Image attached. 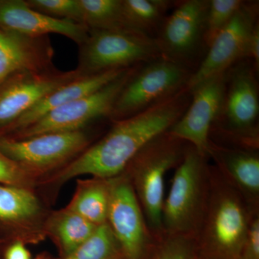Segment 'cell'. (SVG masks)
<instances>
[{
	"label": "cell",
	"mask_w": 259,
	"mask_h": 259,
	"mask_svg": "<svg viewBox=\"0 0 259 259\" xmlns=\"http://www.w3.org/2000/svg\"><path fill=\"white\" fill-rule=\"evenodd\" d=\"M161 57L156 40L131 30H90L79 45L82 76L123 70Z\"/></svg>",
	"instance_id": "6"
},
{
	"label": "cell",
	"mask_w": 259,
	"mask_h": 259,
	"mask_svg": "<svg viewBox=\"0 0 259 259\" xmlns=\"http://www.w3.org/2000/svg\"><path fill=\"white\" fill-rule=\"evenodd\" d=\"M193 73L161 56L139 65L116 99L108 118L123 120L166 101L187 88Z\"/></svg>",
	"instance_id": "7"
},
{
	"label": "cell",
	"mask_w": 259,
	"mask_h": 259,
	"mask_svg": "<svg viewBox=\"0 0 259 259\" xmlns=\"http://www.w3.org/2000/svg\"><path fill=\"white\" fill-rule=\"evenodd\" d=\"M25 168L12 161L0 151V182L20 184L25 180Z\"/></svg>",
	"instance_id": "28"
},
{
	"label": "cell",
	"mask_w": 259,
	"mask_h": 259,
	"mask_svg": "<svg viewBox=\"0 0 259 259\" xmlns=\"http://www.w3.org/2000/svg\"><path fill=\"white\" fill-rule=\"evenodd\" d=\"M207 157L252 206L259 208L258 149L224 146L209 140Z\"/></svg>",
	"instance_id": "17"
},
{
	"label": "cell",
	"mask_w": 259,
	"mask_h": 259,
	"mask_svg": "<svg viewBox=\"0 0 259 259\" xmlns=\"http://www.w3.org/2000/svg\"><path fill=\"white\" fill-rule=\"evenodd\" d=\"M209 0L175 1L155 40L161 57L195 71L207 54L205 22Z\"/></svg>",
	"instance_id": "8"
},
{
	"label": "cell",
	"mask_w": 259,
	"mask_h": 259,
	"mask_svg": "<svg viewBox=\"0 0 259 259\" xmlns=\"http://www.w3.org/2000/svg\"><path fill=\"white\" fill-rule=\"evenodd\" d=\"M248 59L253 64L257 71L259 69V23L252 32L248 46Z\"/></svg>",
	"instance_id": "30"
},
{
	"label": "cell",
	"mask_w": 259,
	"mask_h": 259,
	"mask_svg": "<svg viewBox=\"0 0 259 259\" xmlns=\"http://www.w3.org/2000/svg\"><path fill=\"white\" fill-rule=\"evenodd\" d=\"M241 259H259V213L250 223Z\"/></svg>",
	"instance_id": "29"
},
{
	"label": "cell",
	"mask_w": 259,
	"mask_h": 259,
	"mask_svg": "<svg viewBox=\"0 0 259 259\" xmlns=\"http://www.w3.org/2000/svg\"><path fill=\"white\" fill-rule=\"evenodd\" d=\"M126 70H115L91 76H80L70 81L42 99L35 106L20 116L7 131L15 133L28 127L51 110L95 93Z\"/></svg>",
	"instance_id": "18"
},
{
	"label": "cell",
	"mask_w": 259,
	"mask_h": 259,
	"mask_svg": "<svg viewBox=\"0 0 259 259\" xmlns=\"http://www.w3.org/2000/svg\"><path fill=\"white\" fill-rule=\"evenodd\" d=\"M138 66L126 70L95 93L48 112L31 125L15 132L13 139H25L49 133L81 131L97 119L108 118L116 99Z\"/></svg>",
	"instance_id": "9"
},
{
	"label": "cell",
	"mask_w": 259,
	"mask_h": 259,
	"mask_svg": "<svg viewBox=\"0 0 259 259\" xmlns=\"http://www.w3.org/2000/svg\"><path fill=\"white\" fill-rule=\"evenodd\" d=\"M107 223L125 259H146L157 241L149 231L131 182L122 174L109 180Z\"/></svg>",
	"instance_id": "10"
},
{
	"label": "cell",
	"mask_w": 259,
	"mask_h": 259,
	"mask_svg": "<svg viewBox=\"0 0 259 259\" xmlns=\"http://www.w3.org/2000/svg\"><path fill=\"white\" fill-rule=\"evenodd\" d=\"M209 158L189 144L162 209L164 235L195 238L208 199Z\"/></svg>",
	"instance_id": "5"
},
{
	"label": "cell",
	"mask_w": 259,
	"mask_h": 259,
	"mask_svg": "<svg viewBox=\"0 0 259 259\" xmlns=\"http://www.w3.org/2000/svg\"><path fill=\"white\" fill-rule=\"evenodd\" d=\"M81 76L76 69L22 71L0 83V129L6 130L42 99Z\"/></svg>",
	"instance_id": "12"
},
{
	"label": "cell",
	"mask_w": 259,
	"mask_h": 259,
	"mask_svg": "<svg viewBox=\"0 0 259 259\" xmlns=\"http://www.w3.org/2000/svg\"><path fill=\"white\" fill-rule=\"evenodd\" d=\"M196 255L194 238L164 235L156 241L146 259H194Z\"/></svg>",
	"instance_id": "26"
},
{
	"label": "cell",
	"mask_w": 259,
	"mask_h": 259,
	"mask_svg": "<svg viewBox=\"0 0 259 259\" xmlns=\"http://www.w3.org/2000/svg\"><path fill=\"white\" fill-rule=\"evenodd\" d=\"M258 74L248 59L227 70L222 105L209 133L213 142L258 149Z\"/></svg>",
	"instance_id": "3"
},
{
	"label": "cell",
	"mask_w": 259,
	"mask_h": 259,
	"mask_svg": "<svg viewBox=\"0 0 259 259\" xmlns=\"http://www.w3.org/2000/svg\"><path fill=\"white\" fill-rule=\"evenodd\" d=\"M6 259H30V255L25 245L17 242L7 250Z\"/></svg>",
	"instance_id": "31"
},
{
	"label": "cell",
	"mask_w": 259,
	"mask_h": 259,
	"mask_svg": "<svg viewBox=\"0 0 259 259\" xmlns=\"http://www.w3.org/2000/svg\"><path fill=\"white\" fill-rule=\"evenodd\" d=\"M109 205V180H100L84 186L76 194L69 211L100 226L107 223Z\"/></svg>",
	"instance_id": "21"
},
{
	"label": "cell",
	"mask_w": 259,
	"mask_h": 259,
	"mask_svg": "<svg viewBox=\"0 0 259 259\" xmlns=\"http://www.w3.org/2000/svg\"><path fill=\"white\" fill-rule=\"evenodd\" d=\"M83 131L49 133L25 139L0 138V151L23 168H49L59 164L88 146Z\"/></svg>",
	"instance_id": "13"
},
{
	"label": "cell",
	"mask_w": 259,
	"mask_h": 259,
	"mask_svg": "<svg viewBox=\"0 0 259 259\" xmlns=\"http://www.w3.org/2000/svg\"><path fill=\"white\" fill-rule=\"evenodd\" d=\"M54 56L47 36H27L0 28V83L19 71L55 69Z\"/></svg>",
	"instance_id": "16"
},
{
	"label": "cell",
	"mask_w": 259,
	"mask_h": 259,
	"mask_svg": "<svg viewBox=\"0 0 259 259\" xmlns=\"http://www.w3.org/2000/svg\"><path fill=\"white\" fill-rule=\"evenodd\" d=\"M97 228L96 225L84 218L69 211L59 220L56 231L68 255L90 238Z\"/></svg>",
	"instance_id": "24"
},
{
	"label": "cell",
	"mask_w": 259,
	"mask_h": 259,
	"mask_svg": "<svg viewBox=\"0 0 259 259\" xmlns=\"http://www.w3.org/2000/svg\"><path fill=\"white\" fill-rule=\"evenodd\" d=\"M65 259H125L107 223L96 231Z\"/></svg>",
	"instance_id": "22"
},
{
	"label": "cell",
	"mask_w": 259,
	"mask_h": 259,
	"mask_svg": "<svg viewBox=\"0 0 259 259\" xmlns=\"http://www.w3.org/2000/svg\"><path fill=\"white\" fill-rule=\"evenodd\" d=\"M191 99L192 93L186 88L156 106L113 122L106 136L61 171L59 180L66 182L83 175L105 180L119 176L146 144L176 123Z\"/></svg>",
	"instance_id": "1"
},
{
	"label": "cell",
	"mask_w": 259,
	"mask_h": 259,
	"mask_svg": "<svg viewBox=\"0 0 259 259\" xmlns=\"http://www.w3.org/2000/svg\"><path fill=\"white\" fill-rule=\"evenodd\" d=\"M243 2V0H209L204 36L207 49L218 34L231 22Z\"/></svg>",
	"instance_id": "25"
},
{
	"label": "cell",
	"mask_w": 259,
	"mask_h": 259,
	"mask_svg": "<svg viewBox=\"0 0 259 259\" xmlns=\"http://www.w3.org/2000/svg\"><path fill=\"white\" fill-rule=\"evenodd\" d=\"M39 209L36 197L25 189L0 186V219L21 221L35 215Z\"/></svg>",
	"instance_id": "23"
},
{
	"label": "cell",
	"mask_w": 259,
	"mask_h": 259,
	"mask_svg": "<svg viewBox=\"0 0 259 259\" xmlns=\"http://www.w3.org/2000/svg\"><path fill=\"white\" fill-rule=\"evenodd\" d=\"M169 0H122L127 25L132 30L155 38L173 8Z\"/></svg>",
	"instance_id": "19"
},
{
	"label": "cell",
	"mask_w": 259,
	"mask_h": 259,
	"mask_svg": "<svg viewBox=\"0 0 259 259\" xmlns=\"http://www.w3.org/2000/svg\"><path fill=\"white\" fill-rule=\"evenodd\" d=\"M258 211L209 164L208 199L194 238L197 254L204 259H241L250 223Z\"/></svg>",
	"instance_id": "2"
},
{
	"label": "cell",
	"mask_w": 259,
	"mask_h": 259,
	"mask_svg": "<svg viewBox=\"0 0 259 259\" xmlns=\"http://www.w3.org/2000/svg\"><path fill=\"white\" fill-rule=\"evenodd\" d=\"M0 28L30 37L59 34L79 46L84 41L90 30L82 24L42 14L23 0H0Z\"/></svg>",
	"instance_id": "15"
},
{
	"label": "cell",
	"mask_w": 259,
	"mask_h": 259,
	"mask_svg": "<svg viewBox=\"0 0 259 259\" xmlns=\"http://www.w3.org/2000/svg\"><path fill=\"white\" fill-rule=\"evenodd\" d=\"M188 146L187 142L166 131L146 144L124 170L128 171L125 176L134 188L149 231L156 240L164 235L162 209L165 177L170 169L180 164Z\"/></svg>",
	"instance_id": "4"
},
{
	"label": "cell",
	"mask_w": 259,
	"mask_h": 259,
	"mask_svg": "<svg viewBox=\"0 0 259 259\" xmlns=\"http://www.w3.org/2000/svg\"><path fill=\"white\" fill-rule=\"evenodd\" d=\"M194 259H204V258H202V257L199 256V255L197 254V255H196V256L194 257Z\"/></svg>",
	"instance_id": "32"
},
{
	"label": "cell",
	"mask_w": 259,
	"mask_h": 259,
	"mask_svg": "<svg viewBox=\"0 0 259 259\" xmlns=\"http://www.w3.org/2000/svg\"><path fill=\"white\" fill-rule=\"evenodd\" d=\"M226 71L191 89L192 99L183 115L168 132L207 157L209 133L221 109L226 89Z\"/></svg>",
	"instance_id": "14"
},
{
	"label": "cell",
	"mask_w": 259,
	"mask_h": 259,
	"mask_svg": "<svg viewBox=\"0 0 259 259\" xmlns=\"http://www.w3.org/2000/svg\"><path fill=\"white\" fill-rule=\"evenodd\" d=\"M79 1L82 10L83 24L90 30H134L126 21L122 0Z\"/></svg>",
	"instance_id": "20"
},
{
	"label": "cell",
	"mask_w": 259,
	"mask_h": 259,
	"mask_svg": "<svg viewBox=\"0 0 259 259\" xmlns=\"http://www.w3.org/2000/svg\"><path fill=\"white\" fill-rule=\"evenodd\" d=\"M258 17L259 2H243L231 22L209 46L187 88L191 90L204 80L225 72L238 61L248 59V42L259 23Z\"/></svg>",
	"instance_id": "11"
},
{
	"label": "cell",
	"mask_w": 259,
	"mask_h": 259,
	"mask_svg": "<svg viewBox=\"0 0 259 259\" xmlns=\"http://www.w3.org/2000/svg\"><path fill=\"white\" fill-rule=\"evenodd\" d=\"M25 2L29 7L42 14L83 25L79 0H27Z\"/></svg>",
	"instance_id": "27"
}]
</instances>
